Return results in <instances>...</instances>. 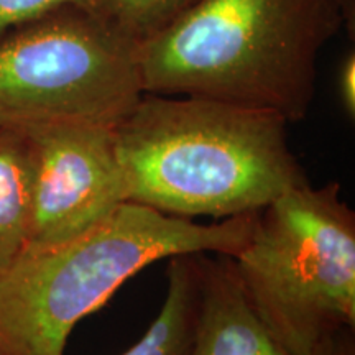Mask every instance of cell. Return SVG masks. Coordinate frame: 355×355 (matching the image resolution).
<instances>
[{"instance_id": "1", "label": "cell", "mask_w": 355, "mask_h": 355, "mask_svg": "<svg viewBox=\"0 0 355 355\" xmlns=\"http://www.w3.org/2000/svg\"><path fill=\"white\" fill-rule=\"evenodd\" d=\"M286 128L266 110L145 92L114 127L127 202L189 220L263 209L309 183Z\"/></svg>"}, {"instance_id": "2", "label": "cell", "mask_w": 355, "mask_h": 355, "mask_svg": "<svg viewBox=\"0 0 355 355\" xmlns=\"http://www.w3.org/2000/svg\"><path fill=\"white\" fill-rule=\"evenodd\" d=\"M345 20L343 0H199L139 46L144 92L308 115L319 53Z\"/></svg>"}, {"instance_id": "3", "label": "cell", "mask_w": 355, "mask_h": 355, "mask_svg": "<svg viewBox=\"0 0 355 355\" xmlns=\"http://www.w3.org/2000/svg\"><path fill=\"white\" fill-rule=\"evenodd\" d=\"M257 212L202 225L123 202L78 237L21 255L0 272V352L64 355L76 324L128 278L175 255L234 257Z\"/></svg>"}, {"instance_id": "4", "label": "cell", "mask_w": 355, "mask_h": 355, "mask_svg": "<svg viewBox=\"0 0 355 355\" xmlns=\"http://www.w3.org/2000/svg\"><path fill=\"white\" fill-rule=\"evenodd\" d=\"M248 303L295 355H324L355 327V212L337 181L286 191L230 257Z\"/></svg>"}, {"instance_id": "5", "label": "cell", "mask_w": 355, "mask_h": 355, "mask_svg": "<svg viewBox=\"0 0 355 355\" xmlns=\"http://www.w3.org/2000/svg\"><path fill=\"white\" fill-rule=\"evenodd\" d=\"M139 44L69 3L0 37V125L115 127L144 96Z\"/></svg>"}, {"instance_id": "6", "label": "cell", "mask_w": 355, "mask_h": 355, "mask_svg": "<svg viewBox=\"0 0 355 355\" xmlns=\"http://www.w3.org/2000/svg\"><path fill=\"white\" fill-rule=\"evenodd\" d=\"M12 128L24 133L33 158L32 220L21 255L78 237L127 202L114 127L56 121Z\"/></svg>"}, {"instance_id": "7", "label": "cell", "mask_w": 355, "mask_h": 355, "mask_svg": "<svg viewBox=\"0 0 355 355\" xmlns=\"http://www.w3.org/2000/svg\"><path fill=\"white\" fill-rule=\"evenodd\" d=\"M198 268L199 309L189 355H295L248 303L230 257L198 254Z\"/></svg>"}, {"instance_id": "8", "label": "cell", "mask_w": 355, "mask_h": 355, "mask_svg": "<svg viewBox=\"0 0 355 355\" xmlns=\"http://www.w3.org/2000/svg\"><path fill=\"white\" fill-rule=\"evenodd\" d=\"M166 277V296L158 316L122 355H189L199 309L198 254L171 257Z\"/></svg>"}, {"instance_id": "9", "label": "cell", "mask_w": 355, "mask_h": 355, "mask_svg": "<svg viewBox=\"0 0 355 355\" xmlns=\"http://www.w3.org/2000/svg\"><path fill=\"white\" fill-rule=\"evenodd\" d=\"M33 158L20 130L0 125V272L24 254L32 220Z\"/></svg>"}, {"instance_id": "10", "label": "cell", "mask_w": 355, "mask_h": 355, "mask_svg": "<svg viewBox=\"0 0 355 355\" xmlns=\"http://www.w3.org/2000/svg\"><path fill=\"white\" fill-rule=\"evenodd\" d=\"M199 0H87V7L135 44L165 30Z\"/></svg>"}, {"instance_id": "11", "label": "cell", "mask_w": 355, "mask_h": 355, "mask_svg": "<svg viewBox=\"0 0 355 355\" xmlns=\"http://www.w3.org/2000/svg\"><path fill=\"white\" fill-rule=\"evenodd\" d=\"M69 3L87 7V0H0V37L13 26Z\"/></svg>"}, {"instance_id": "12", "label": "cell", "mask_w": 355, "mask_h": 355, "mask_svg": "<svg viewBox=\"0 0 355 355\" xmlns=\"http://www.w3.org/2000/svg\"><path fill=\"white\" fill-rule=\"evenodd\" d=\"M339 97L345 114L355 117V55L350 51L339 68Z\"/></svg>"}, {"instance_id": "13", "label": "cell", "mask_w": 355, "mask_h": 355, "mask_svg": "<svg viewBox=\"0 0 355 355\" xmlns=\"http://www.w3.org/2000/svg\"><path fill=\"white\" fill-rule=\"evenodd\" d=\"M324 355H355L354 331H345L334 340L331 349Z\"/></svg>"}, {"instance_id": "14", "label": "cell", "mask_w": 355, "mask_h": 355, "mask_svg": "<svg viewBox=\"0 0 355 355\" xmlns=\"http://www.w3.org/2000/svg\"><path fill=\"white\" fill-rule=\"evenodd\" d=\"M0 355H3V354H2V352H0Z\"/></svg>"}]
</instances>
